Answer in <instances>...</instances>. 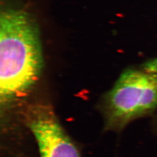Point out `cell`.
<instances>
[{
  "label": "cell",
  "instance_id": "obj_3",
  "mask_svg": "<svg viewBox=\"0 0 157 157\" xmlns=\"http://www.w3.org/2000/svg\"><path fill=\"white\" fill-rule=\"evenodd\" d=\"M26 122L37 141L40 157H81L51 107L40 104L30 107Z\"/></svg>",
  "mask_w": 157,
  "mask_h": 157
},
{
  "label": "cell",
  "instance_id": "obj_2",
  "mask_svg": "<svg viewBox=\"0 0 157 157\" xmlns=\"http://www.w3.org/2000/svg\"><path fill=\"white\" fill-rule=\"evenodd\" d=\"M107 128L121 130L157 109V58L124 71L104 100Z\"/></svg>",
  "mask_w": 157,
  "mask_h": 157
},
{
  "label": "cell",
  "instance_id": "obj_1",
  "mask_svg": "<svg viewBox=\"0 0 157 157\" xmlns=\"http://www.w3.org/2000/svg\"><path fill=\"white\" fill-rule=\"evenodd\" d=\"M43 56L39 29L22 10L9 9L0 17V100L7 105L23 97L39 78Z\"/></svg>",
  "mask_w": 157,
  "mask_h": 157
}]
</instances>
